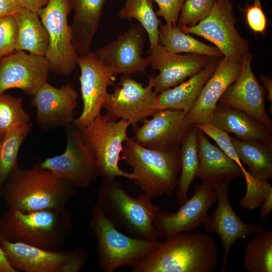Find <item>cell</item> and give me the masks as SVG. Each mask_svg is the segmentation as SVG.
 I'll return each instance as SVG.
<instances>
[{
  "instance_id": "cell-1",
  "label": "cell",
  "mask_w": 272,
  "mask_h": 272,
  "mask_svg": "<svg viewBox=\"0 0 272 272\" xmlns=\"http://www.w3.org/2000/svg\"><path fill=\"white\" fill-rule=\"evenodd\" d=\"M78 187L40 164L17 168L0 189L9 209L23 213L65 207Z\"/></svg>"
},
{
  "instance_id": "cell-2",
  "label": "cell",
  "mask_w": 272,
  "mask_h": 272,
  "mask_svg": "<svg viewBox=\"0 0 272 272\" xmlns=\"http://www.w3.org/2000/svg\"><path fill=\"white\" fill-rule=\"evenodd\" d=\"M219 261L215 239L202 233H179L166 238L132 272H213Z\"/></svg>"
},
{
  "instance_id": "cell-3",
  "label": "cell",
  "mask_w": 272,
  "mask_h": 272,
  "mask_svg": "<svg viewBox=\"0 0 272 272\" xmlns=\"http://www.w3.org/2000/svg\"><path fill=\"white\" fill-rule=\"evenodd\" d=\"M73 226L65 207L23 213L12 209L0 218V237L47 250H59Z\"/></svg>"
},
{
  "instance_id": "cell-4",
  "label": "cell",
  "mask_w": 272,
  "mask_h": 272,
  "mask_svg": "<svg viewBox=\"0 0 272 272\" xmlns=\"http://www.w3.org/2000/svg\"><path fill=\"white\" fill-rule=\"evenodd\" d=\"M152 199L145 193L131 196L115 178H103L96 204L120 231L135 239L156 241L159 237L154 222L161 208Z\"/></svg>"
},
{
  "instance_id": "cell-5",
  "label": "cell",
  "mask_w": 272,
  "mask_h": 272,
  "mask_svg": "<svg viewBox=\"0 0 272 272\" xmlns=\"http://www.w3.org/2000/svg\"><path fill=\"white\" fill-rule=\"evenodd\" d=\"M120 159L133 169V181L152 199L171 194L180 171L179 147L168 150L146 148L133 138L123 143Z\"/></svg>"
},
{
  "instance_id": "cell-6",
  "label": "cell",
  "mask_w": 272,
  "mask_h": 272,
  "mask_svg": "<svg viewBox=\"0 0 272 272\" xmlns=\"http://www.w3.org/2000/svg\"><path fill=\"white\" fill-rule=\"evenodd\" d=\"M89 228L97 241L98 263L103 272L138 265L157 246L159 241L135 239L117 229L97 204L92 210Z\"/></svg>"
},
{
  "instance_id": "cell-7",
  "label": "cell",
  "mask_w": 272,
  "mask_h": 272,
  "mask_svg": "<svg viewBox=\"0 0 272 272\" xmlns=\"http://www.w3.org/2000/svg\"><path fill=\"white\" fill-rule=\"evenodd\" d=\"M129 123L125 120H110L106 114L97 116L87 126L79 129L83 141L95 160L98 176L103 178L122 177L134 181L133 173L122 170L118 166L123 143L129 139Z\"/></svg>"
},
{
  "instance_id": "cell-8",
  "label": "cell",
  "mask_w": 272,
  "mask_h": 272,
  "mask_svg": "<svg viewBox=\"0 0 272 272\" xmlns=\"http://www.w3.org/2000/svg\"><path fill=\"white\" fill-rule=\"evenodd\" d=\"M72 10L70 0H49L37 12L49 37L45 57L50 71L67 76L77 66L78 57L72 44V31L67 17Z\"/></svg>"
},
{
  "instance_id": "cell-9",
  "label": "cell",
  "mask_w": 272,
  "mask_h": 272,
  "mask_svg": "<svg viewBox=\"0 0 272 272\" xmlns=\"http://www.w3.org/2000/svg\"><path fill=\"white\" fill-rule=\"evenodd\" d=\"M0 247L18 272H79L88 257L81 246L67 251L47 250L0 237Z\"/></svg>"
},
{
  "instance_id": "cell-10",
  "label": "cell",
  "mask_w": 272,
  "mask_h": 272,
  "mask_svg": "<svg viewBox=\"0 0 272 272\" xmlns=\"http://www.w3.org/2000/svg\"><path fill=\"white\" fill-rule=\"evenodd\" d=\"M236 19L230 0H215L209 14L192 27L179 28L185 33L199 36L214 43L224 57L241 62L250 52L247 40L235 27Z\"/></svg>"
},
{
  "instance_id": "cell-11",
  "label": "cell",
  "mask_w": 272,
  "mask_h": 272,
  "mask_svg": "<svg viewBox=\"0 0 272 272\" xmlns=\"http://www.w3.org/2000/svg\"><path fill=\"white\" fill-rule=\"evenodd\" d=\"M64 128L66 138L64 152L45 159L40 165L57 177L85 189L98 176L95 160L85 145L79 129L73 123Z\"/></svg>"
},
{
  "instance_id": "cell-12",
  "label": "cell",
  "mask_w": 272,
  "mask_h": 272,
  "mask_svg": "<svg viewBox=\"0 0 272 272\" xmlns=\"http://www.w3.org/2000/svg\"><path fill=\"white\" fill-rule=\"evenodd\" d=\"M156 97L150 81L144 87L129 75H123L113 92L108 93L102 108L110 120L123 119L135 127L139 122L158 111L156 108Z\"/></svg>"
},
{
  "instance_id": "cell-13",
  "label": "cell",
  "mask_w": 272,
  "mask_h": 272,
  "mask_svg": "<svg viewBox=\"0 0 272 272\" xmlns=\"http://www.w3.org/2000/svg\"><path fill=\"white\" fill-rule=\"evenodd\" d=\"M77 64L81 70L79 80L83 102V110L73 123L81 129L89 125L101 113L108 94L107 88L113 85L117 73L103 62L95 52L78 56Z\"/></svg>"
},
{
  "instance_id": "cell-14",
  "label": "cell",
  "mask_w": 272,
  "mask_h": 272,
  "mask_svg": "<svg viewBox=\"0 0 272 272\" xmlns=\"http://www.w3.org/2000/svg\"><path fill=\"white\" fill-rule=\"evenodd\" d=\"M213 184H195L192 196L187 199L176 212L160 209L154 219L159 238H168L196 229L208 219V212L217 201Z\"/></svg>"
},
{
  "instance_id": "cell-15",
  "label": "cell",
  "mask_w": 272,
  "mask_h": 272,
  "mask_svg": "<svg viewBox=\"0 0 272 272\" xmlns=\"http://www.w3.org/2000/svg\"><path fill=\"white\" fill-rule=\"evenodd\" d=\"M232 182L223 180L213 185L217 193L218 206L212 216L203 223L209 233H216L224 247V256L221 271H226L231 249L239 239L250 235H255L262 230V225L247 224L241 220L233 209L229 200L228 189Z\"/></svg>"
},
{
  "instance_id": "cell-16",
  "label": "cell",
  "mask_w": 272,
  "mask_h": 272,
  "mask_svg": "<svg viewBox=\"0 0 272 272\" xmlns=\"http://www.w3.org/2000/svg\"><path fill=\"white\" fill-rule=\"evenodd\" d=\"M148 54L149 65L159 72L156 76L153 75L149 77L157 95L196 74L215 58L194 53H174L159 43L150 48Z\"/></svg>"
},
{
  "instance_id": "cell-17",
  "label": "cell",
  "mask_w": 272,
  "mask_h": 272,
  "mask_svg": "<svg viewBox=\"0 0 272 272\" xmlns=\"http://www.w3.org/2000/svg\"><path fill=\"white\" fill-rule=\"evenodd\" d=\"M49 71L45 56L15 51L0 59V94L10 89H18L33 97L47 82Z\"/></svg>"
},
{
  "instance_id": "cell-18",
  "label": "cell",
  "mask_w": 272,
  "mask_h": 272,
  "mask_svg": "<svg viewBox=\"0 0 272 272\" xmlns=\"http://www.w3.org/2000/svg\"><path fill=\"white\" fill-rule=\"evenodd\" d=\"M253 57L251 52L243 57L238 77L226 89L219 102L244 112L272 130V121L265 110V92L252 71Z\"/></svg>"
},
{
  "instance_id": "cell-19",
  "label": "cell",
  "mask_w": 272,
  "mask_h": 272,
  "mask_svg": "<svg viewBox=\"0 0 272 272\" xmlns=\"http://www.w3.org/2000/svg\"><path fill=\"white\" fill-rule=\"evenodd\" d=\"M140 127H133V139L139 144L149 149L168 150L179 148L192 125L182 111L159 110L151 119L142 120Z\"/></svg>"
},
{
  "instance_id": "cell-20",
  "label": "cell",
  "mask_w": 272,
  "mask_h": 272,
  "mask_svg": "<svg viewBox=\"0 0 272 272\" xmlns=\"http://www.w3.org/2000/svg\"><path fill=\"white\" fill-rule=\"evenodd\" d=\"M146 33L141 25L134 23L116 39L99 48L95 53L117 74L145 73L150 64L148 56L143 57Z\"/></svg>"
},
{
  "instance_id": "cell-21",
  "label": "cell",
  "mask_w": 272,
  "mask_h": 272,
  "mask_svg": "<svg viewBox=\"0 0 272 272\" xmlns=\"http://www.w3.org/2000/svg\"><path fill=\"white\" fill-rule=\"evenodd\" d=\"M37 110L36 123L44 130L64 127L73 123L78 94L71 84L57 88L46 82L32 97Z\"/></svg>"
},
{
  "instance_id": "cell-22",
  "label": "cell",
  "mask_w": 272,
  "mask_h": 272,
  "mask_svg": "<svg viewBox=\"0 0 272 272\" xmlns=\"http://www.w3.org/2000/svg\"><path fill=\"white\" fill-rule=\"evenodd\" d=\"M241 62L225 57L218 60L217 67L207 81L192 108L186 114L192 125L211 123L218 102L226 89L238 77Z\"/></svg>"
},
{
  "instance_id": "cell-23",
  "label": "cell",
  "mask_w": 272,
  "mask_h": 272,
  "mask_svg": "<svg viewBox=\"0 0 272 272\" xmlns=\"http://www.w3.org/2000/svg\"><path fill=\"white\" fill-rule=\"evenodd\" d=\"M199 165L196 178L202 183L213 184L223 180L243 177L240 166L218 147L213 145L206 134L198 130Z\"/></svg>"
},
{
  "instance_id": "cell-24",
  "label": "cell",
  "mask_w": 272,
  "mask_h": 272,
  "mask_svg": "<svg viewBox=\"0 0 272 272\" xmlns=\"http://www.w3.org/2000/svg\"><path fill=\"white\" fill-rule=\"evenodd\" d=\"M211 123L241 141L272 143L271 130L244 112L226 104L218 103Z\"/></svg>"
},
{
  "instance_id": "cell-25",
  "label": "cell",
  "mask_w": 272,
  "mask_h": 272,
  "mask_svg": "<svg viewBox=\"0 0 272 272\" xmlns=\"http://www.w3.org/2000/svg\"><path fill=\"white\" fill-rule=\"evenodd\" d=\"M214 58L206 66L176 87L157 95L156 108L172 109L188 113L194 105L201 90L213 74L218 62Z\"/></svg>"
},
{
  "instance_id": "cell-26",
  "label": "cell",
  "mask_w": 272,
  "mask_h": 272,
  "mask_svg": "<svg viewBox=\"0 0 272 272\" xmlns=\"http://www.w3.org/2000/svg\"><path fill=\"white\" fill-rule=\"evenodd\" d=\"M106 0H71L74 11L72 44L78 56L90 52Z\"/></svg>"
},
{
  "instance_id": "cell-27",
  "label": "cell",
  "mask_w": 272,
  "mask_h": 272,
  "mask_svg": "<svg viewBox=\"0 0 272 272\" xmlns=\"http://www.w3.org/2000/svg\"><path fill=\"white\" fill-rule=\"evenodd\" d=\"M17 26L16 51L45 56L49 37L47 31L37 13L25 8L15 15Z\"/></svg>"
},
{
  "instance_id": "cell-28",
  "label": "cell",
  "mask_w": 272,
  "mask_h": 272,
  "mask_svg": "<svg viewBox=\"0 0 272 272\" xmlns=\"http://www.w3.org/2000/svg\"><path fill=\"white\" fill-rule=\"evenodd\" d=\"M198 130L196 126L192 125L180 145V175L175 189L176 199L179 205L187 199L189 187L196 178L199 165Z\"/></svg>"
},
{
  "instance_id": "cell-29",
  "label": "cell",
  "mask_w": 272,
  "mask_h": 272,
  "mask_svg": "<svg viewBox=\"0 0 272 272\" xmlns=\"http://www.w3.org/2000/svg\"><path fill=\"white\" fill-rule=\"evenodd\" d=\"M231 138L239 158L252 176L265 180L272 177V143Z\"/></svg>"
},
{
  "instance_id": "cell-30",
  "label": "cell",
  "mask_w": 272,
  "mask_h": 272,
  "mask_svg": "<svg viewBox=\"0 0 272 272\" xmlns=\"http://www.w3.org/2000/svg\"><path fill=\"white\" fill-rule=\"evenodd\" d=\"M159 42L171 52H185L221 58L217 47L204 43L182 31L177 24H162L159 28Z\"/></svg>"
},
{
  "instance_id": "cell-31",
  "label": "cell",
  "mask_w": 272,
  "mask_h": 272,
  "mask_svg": "<svg viewBox=\"0 0 272 272\" xmlns=\"http://www.w3.org/2000/svg\"><path fill=\"white\" fill-rule=\"evenodd\" d=\"M32 129V122L17 124L0 140V189L19 167L18 157L22 143Z\"/></svg>"
},
{
  "instance_id": "cell-32",
  "label": "cell",
  "mask_w": 272,
  "mask_h": 272,
  "mask_svg": "<svg viewBox=\"0 0 272 272\" xmlns=\"http://www.w3.org/2000/svg\"><path fill=\"white\" fill-rule=\"evenodd\" d=\"M118 17L121 19L137 20L148 36L150 48L159 43V28L162 23L154 11L152 0H126Z\"/></svg>"
},
{
  "instance_id": "cell-33",
  "label": "cell",
  "mask_w": 272,
  "mask_h": 272,
  "mask_svg": "<svg viewBox=\"0 0 272 272\" xmlns=\"http://www.w3.org/2000/svg\"><path fill=\"white\" fill-rule=\"evenodd\" d=\"M244 264L250 272L272 271V232L262 231L255 234L244 249Z\"/></svg>"
},
{
  "instance_id": "cell-34",
  "label": "cell",
  "mask_w": 272,
  "mask_h": 272,
  "mask_svg": "<svg viewBox=\"0 0 272 272\" xmlns=\"http://www.w3.org/2000/svg\"><path fill=\"white\" fill-rule=\"evenodd\" d=\"M30 122V116L23 106V99L9 94H0V134L13 126Z\"/></svg>"
},
{
  "instance_id": "cell-35",
  "label": "cell",
  "mask_w": 272,
  "mask_h": 272,
  "mask_svg": "<svg viewBox=\"0 0 272 272\" xmlns=\"http://www.w3.org/2000/svg\"><path fill=\"white\" fill-rule=\"evenodd\" d=\"M246 183L245 194L238 200L243 210H252L260 208L267 195L272 192L271 184L252 176L248 171L243 173Z\"/></svg>"
},
{
  "instance_id": "cell-36",
  "label": "cell",
  "mask_w": 272,
  "mask_h": 272,
  "mask_svg": "<svg viewBox=\"0 0 272 272\" xmlns=\"http://www.w3.org/2000/svg\"><path fill=\"white\" fill-rule=\"evenodd\" d=\"M215 0H185L177 21L179 28L192 27L210 13Z\"/></svg>"
},
{
  "instance_id": "cell-37",
  "label": "cell",
  "mask_w": 272,
  "mask_h": 272,
  "mask_svg": "<svg viewBox=\"0 0 272 272\" xmlns=\"http://www.w3.org/2000/svg\"><path fill=\"white\" fill-rule=\"evenodd\" d=\"M195 126L206 135L214 140L218 145V147L240 166L243 173L247 171L238 157L229 133L216 127L211 123Z\"/></svg>"
},
{
  "instance_id": "cell-38",
  "label": "cell",
  "mask_w": 272,
  "mask_h": 272,
  "mask_svg": "<svg viewBox=\"0 0 272 272\" xmlns=\"http://www.w3.org/2000/svg\"><path fill=\"white\" fill-rule=\"evenodd\" d=\"M17 38L15 15L0 16V59L16 51Z\"/></svg>"
},
{
  "instance_id": "cell-39",
  "label": "cell",
  "mask_w": 272,
  "mask_h": 272,
  "mask_svg": "<svg viewBox=\"0 0 272 272\" xmlns=\"http://www.w3.org/2000/svg\"><path fill=\"white\" fill-rule=\"evenodd\" d=\"M243 11L249 28L255 33H264L267 21L260 0H253L252 4L247 6Z\"/></svg>"
},
{
  "instance_id": "cell-40",
  "label": "cell",
  "mask_w": 272,
  "mask_h": 272,
  "mask_svg": "<svg viewBox=\"0 0 272 272\" xmlns=\"http://www.w3.org/2000/svg\"><path fill=\"white\" fill-rule=\"evenodd\" d=\"M159 9L157 17L164 18L168 24H177L180 11L185 0H154Z\"/></svg>"
},
{
  "instance_id": "cell-41",
  "label": "cell",
  "mask_w": 272,
  "mask_h": 272,
  "mask_svg": "<svg viewBox=\"0 0 272 272\" xmlns=\"http://www.w3.org/2000/svg\"><path fill=\"white\" fill-rule=\"evenodd\" d=\"M24 8L18 0H0V16H14Z\"/></svg>"
},
{
  "instance_id": "cell-42",
  "label": "cell",
  "mask_w": 272,
  "mask_h": 272,
  "mask_svg": "<svg viewBox=\"0 0 272 272\" xmlns=\"http://www.w3.org/2000/svg\"><path fill=\"white\" fill-rule=\"evenodd\" d=\"M24 8L32 12L37 13L41 8L45 6L49 0H18Z\"/></svg>"
},
{
  "instance_id": "cell-43",
  "label": "cell",
  "mask_w": 272,
  "mask_h": 272,
  "mask_svg": "<svg viewBox=\"0 0 272 272\" xmlns=\"http://www.w3.org/2000/svg\"><path fill=\"white\" fill-rule=\"evenodd\" d=\"M259 216L261 218H267L272 211V192L266 197L261 206Z\"/></svg>"
},
{
  "instance_id": "cell-44",
  "label": "cell",
  "mask_w": 272,
  "mask_h": 272,
  "mask_svg": "<svg viewBox=\"0 0 272 272\" xmlns=\"http://www.w3.org/2000/svg\"><path fill=\"white\" fill-rule=\"evenodd\" d=\"M260 79L262 82L263 85L266 89L267 100L270 102L272 105V79L269 77H266L264 75L260 76Z\"/></svg>"
},
{
  "instance_id": "cell-45",
  "label": "cell",
  "mask_w": 272,
  "mask_h": 272,
  "mask_svg": "<svg viewBox=\"0 0 272 272\" xmlns=\"http://www.w3.org/2000/svg\"><path fill=\"white\" fill-rule=\"evenodd\" d=\"M0 272H18L9 262L4 252L0 247Z\"/></svg>"
},
{
  "instance_id": "cell-46",
  "label": "cell",
  "mask_w": 272,
  "mask_h": 272,
  "mask_svg": "<svg viewBox=\"0 0 272 272\" xmlns=\"http://www.w3.org/2000/svg\"><path fill=\"white\" fill-rule=\"evenodd\" d=\"M2 138V136L1 134H0V140H1Z\"/></svg>"
},
{
  "instance_id": "cell-47",
  "label": "cell",
  "mask_w": 272,
  "mask_h": 272,
  "mask_svg": "<svg viewBox=\"0 0 272 272\" xmlns=\"http://www.w3.org/2000/svg\"><path fill=\"white\" fill-rule=\"evenodd\" d=\"M71 1V0H70Z\"/></svg>"
}]
</instances>
